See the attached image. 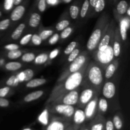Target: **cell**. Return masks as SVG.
Returning a JSON list of instances; mask_svg holds the SVG:
<instances>
[{"label":"cell","mask_w":130,"mask_h":130,"mask_svg":"<svg viewBox=\"0 0 130 130\" xmlns=\"http://www.w3.org/2000/svg\"><path fill=\"white\" fill-rule=\"evenodd\" d=\"M86 67L83 66L79 71L71 73L65 81L57 86L51 95L50 100L54 102L58 97H61L67 92L76 90L82 83Z\"/></svg>","instance_id":"1"},{"label":"cell","mask_w":130,"mask_h":130,"mask_svg":"<svg viewBox=\"0 0 130 130\" xmlns=\"http://www.w3.org/2000/svg\"><path fill=\"white\" fill-rule=\"evenodd\" d=\"M114 57L112 44L111 42L104 50H96L95 56V59L97 62H99L101 64L105 65V66L112 62Z\"/></svg>","instance_id":"2"},{"label":"cell","mask_w":130,"mask_h":130,"mask_svg":"<svg viewBox=\"0 0 130 130\" xmlns=\"http://www.w3.org/2000/svg\"><path fill=\"white\" fill-rule=\"evenodd\" d=\"M71 123V119L64 117H55L50 119L45 130H65Z\"/></svg>","instance_id":"3"},{"label":"cell","mask_w":130,"mask_h":130,"mask_svg":"<svg viewBox=\"0 0 130 130\" xmlns=\"http://www.w3.org/2000/svg\"><path fill=\"white\" fill-rule=\"evenodd\" d=\"M88 78L92 85L100 86L103 82V74L100 67L93 65L88 71Z\"/></svg>","instance_id":"4"},{"label":"cell","mask_w":130,"mask_h":130,"mask_svg":"<svg viewBox=\"0 0 130 130\" xmlns=\"http://www.w3.org/2000/svg\"><path fill=\"white\" fill-rule=\"evenodd\" d=\"M75 111V108L73 105H66L63 104H58L53 106L51 112L53 113L59 114L68 119H71L72 118Z\"/></svg>","instance_id":"5"},{"label":"cell","mask_w":130,"mask_h":130,"mask_svg":"<svg viewBox=\"0 0 130 130\" xmlns=\"http://www.w3.org/2000/svg\"><path fill=\"white\" fill-rule=\"evenodd\" d=\"M102 30L100 28H98L93 31L86 44V47L89 51H93L96 49L102 37Z\"/></svg>","instance_id":"6"},{"label":"cell","mask_w":130,"mask_h":130,"mask_svg":"<svg viewBox=\"0 0 130 130\" xmlns=\"http://www.w3.org/2000/svg\"><path fill=\"white\" fill-rule=\"evenodd\" d=\"M97 97H93L85 105L84 112L86 116V120H91L95 116L97 109Z\"/></svg>","instance_id":"7"},{"label":"cell","mask_w":130,"mask_h":130,"mask_svg":"<svg viewBox=\"0 0 130 130\" xmlns=\"http://www.w3.org/2000/svg\"><path fill=\"white\" fill-rule=\"evenodd\" d=\"M79 92L76 90H72L65 94L60 100L61 104L69 105H75L77 104L79 100Z\"/></svg>","instance_id":"8"},{"label":"cell","mask_w":130,"mask_h":130,"mask_svg":"<svg viewBox=\"0 0 130 130\" xmlns=\"http://www.w3.org/2000/svg\"><path fill=\"white\" fill-rule=\"evenodd\" d=\"M86 61V56L85 54L79 55L72 62H71V65L69 67V72L70 73L77 72L79 71L81 68L85 65Z\"/></svg>","instance_id":"9"},{"label":"cell","mask_w":130,"mask_h":130,"mask_svg":"<svg viewBox=\"0 0 130 130\" xmlns=\"http://www.w3.org/2000/svg\"><path fill=\"white\" fill-rule=\"evenodd\" d=\"M94 97V91L91 88H86L83 90L79 96L78 102L80 106L85 107Z\"/></svg>","instance_id":"10"},{"label":"cell","mask_w":130,"mask_h":130,"mask_svg":"<svg viewBox=\"0 0 130 130\" xmlns=\"http://www.w3.org/2000/svg\"><path fill=\"white\" fill-rule=\"evenodd\" d=\"M116 92V85L112 82H107L104 84L102 89L103 96L107 99L113 98Z\"/></svg>","instance_id":"11"},{"label":"cell","mask_w":130,"mask_h":130,"mask_svg":"<svg viewBox=\"0 0 130 130\" xmlns=\"http://www.w3.org/2000/svg\"><path fill=\"white\" fill-rule=\"evenodd\" d=\"M86 121L85 112L83 109H75L74 113L72 116V122L74 124L78 126H81Z\"/></svg>","instance_id":"12"},{"label":"cell","mask_w":130,"mask_h":130,"mask_svg":"<svg viewBox=\"0 0 130 130\" xmlns=\"http://www.w3.org/2000/svg\"><path fill=\"white\" fill-rule=\"evenodd\" d=\"M112 36V32L110 31V30H108V31L102 37L101 39H100V42H99V44L96 48V50L102 51L104 49H105L111 41Z\"/></svg>","instance_id":"13"},{"label":"cell","mask_w":130,"mask_h":130,"mask_svg":"<svg viewBox=\"0 0 130 130\" xmlns=\"http://www.w3.org/2000/svg\"><path fill=\"white\" fill-rule=\"evenodd\" d=\"M25 6L23 5H17V6L11 12L10 19L12 21H18L22 17L25 13Z\"/></svg>","instance_id":"14"},{"label":"cell","mask_w":130,"mask_h":130,"mask_svg":"<svg viewBox=\"0 0 130 130\" xmlns=\"http://www.w3.org/2000/svg\"><path fill=\"white\" fill-rule=\"evenodd\" d=\"M89 128L90 130H105V121L103 118L98 116Z\"/></svg>","instance_id":"15"},{"label":"cell","mask_w":130,"mask_h":130,"mask_svg":"<svg viewBox=\"0 0 130 130\" xmlns=\"http://www.w3.org/2000/svg\"><path fill=\"white\" fill-rule=\"evenodd\" d=\"M129 26V21L128 19H124L120 22V34L123 41L127 39V30Z\"/></svg>","instance_id":"16"},{"label":"cell","mask_w":130,"mask_h":130,"mask_svg":"<svg viewBox=\"0 0 130 130\" xmlns=\"http://www.w3.org/2000/svg\"><path fill=\"white\" fill-rule=\"evenodd\" d=\"M118 67V61H113L109 63L105 72V77L107 79H110L114 76Z\"/></svg>","instance_id":"17"},{"label":"cell","mask_w":130,"mask_h":130,"mask_svg":"<svg viewBox=\"0 0 130 130\" xmlns=\"http://www.w3.org/2000/svg\"><path fill=\"white\" fill-rule=\"evenodd\" d=\"M43 93H44V91L42 90H38V91L30 93L24 97V100L25 102H30L37 100V99H39V98L43 96Z\"/></svg>","instance_id":"18"},{"label":"cell","mask_w":130,"mask_h":130,"mask_svg":"<svg viewBox=\"0 0 130 130\" xmlns=\"http://www.w3.org/2000/svg\"><path fill=\"white\" fill-rule=\"evenodd\" d=\"M46 83V79L43 78H35L32 79L30 81H27L26 84L27 88H36L38 86H40L41 85H44Z\"/></svg>","instance_id":"19"},{"label":"cell","mask_w":130,"mask_h":130,"mask_svg":"<svg viewBox=\"0 0 130 130\" xmlns=\"http://www.w3.org/2000/svg\"><path fill=\"white\" fill-rule=\"evenodd\" d=\"M41 22V16L38 13H33L31 14L29 19V24L31 27H37Z\"/></svg>","instance_id":"20"},{"label":"cell","mask_w":130,"mask_h":130,"mask_svg":"<svg viewBox=\"0 0 130 130\" xmlns=\"http://www.w3.org/2000/svg\"><path fill=\"white\" fill-rule=\"evenodd\" d=\"M25 28V23H21V24H19L17 27L16 29H15L13 32H12L11 35V39H13V40H17V39H19L20 37V36L22 34L23 31H24V29Z\"/></svg>","instance_id":"21"},{"label":"cell","mask_w":130,"mask_h":130,"mask_svg":"<svg viewBox=\"0 0 130 130\" xmlns=\"http://www.w3.org/2000/svg\"><path fill=\"white\" fill-rule=\"evenodd\" d=\"M50 121V120L49 119V112L47 109H44L38 116V121L43 126H46Z\"/></svg>","instance_id":"22"},{"label":"cell","mask_w":130,"mask_h":130,"mask_svg":"<svg viewBox=\"0 0 130 130\" xmlns=\"http://www.w3.org/2000/svg\"><path fill=\"white\" fill-rule=\"evenodd\" d=\"M22 67L21 63L19 62H10L6 63L5 66V69L9 71H15L20 69Z\"/></svg>","instance_id":"23"},{"label":"cell","mask_w":130,"mask_h":130,"mask_svg":"<svg viewBox=\"0 0 130 130\" xmlns=\"http://www.w3.org/2000/svg\"><path fill=\"white\" fill-rule=\"evenodd\" d=\"M128 8V3L126 1L122 0L117 5V11L119 15H124L126 13Z\"/></svg>","instance_id":"24"},{"label":"cell","mask_w":130,"mask_h":130,"mask_svg":"<svg viewBox=\"0 0 130 130\" xmlns=\"http://www.w3.org/2000/svg\"><path fill=\"white\" fill-rule=\"evenodd\" d=\"M97 105L99 107V109L102 113L104 114L107 111L108 109V103L106 99L104 98H100L98 100Z\"/></svg>","instance_id":"25"},{"label":"cell","mask_w":130,"mask_h":130,"mask_svg":"<svg viewBox=\"0 0 130 130\" xmlns=\"http://www.w3.org/2000/svg\"><path fill=\"white\" fill-rule=\"evenodd\" d=\"M48 59V55L47 53H41L34 58V63L38 65L45 63Z\"/></svg>","instance_id":"26"},{"label":"cell","mask_w":130,"mask_h":130,"mask_svg":"<svg viewBox=\"0 0 130 130\" xmlns=\"http://www.w3.org/2000/svg\"><path fill=\"white\" fill-rule=\"evenodd\" d=\"M113 124H114V128L117 130H121L123 128V121L120 117L118 115L114 116L112 119Z\"/></svg>","instance_id":"27"},{"label":"cell","mask_w":130,"mask_h":130,"mask_svg":"<svg viewBox=\"0 0 130 130\" xmlns=\"http://www.w3.org/2000/svg\"><path fill=\"white\" fill-rule=\"evenodd\" d=\"M22 53L20 50H15L9 51L8 53H7L8 58L10 59H17V58H19L21 57Z\"/></svg>","instance_id":"28"},{"label":"cell","mask_w":130,"mask_h":130,"mask_svg":"<svg viewBox=\"0 0 130 130\" xmlns=\"http://www.w3.org/2000/svg\"><path fill=\"white\" fill-rule=\"evenodd\" d=\"M79 8L76 5H72L70 6L69 8V13L71 15V17L72 19H76L78 17Z\"/></svg>","instance_id":"29"},{"label":"cell","mask_w":130,"mask_h":130,"mask_svg":"<svg viewBox=\"0 0 130 130\" xmlns=\"http://www.w3.org/2000/svg\"><path fill=\"white\" fill-rule=\"evenodd\" d=\"M89 6H90L89 0H85V1H84L83 4L82 5L81 12H80V15H81V18H85L86 17L88 11Z\"/></svg>","instance_id":"30"},{"label":"cell","mask_w":130,"mask_h":130,"mask_svg":"<svg viewBox=\"0 0 130 130\" xmlns=\"http://www.w3.org/2000/svg\"><path fill=\"white\" fill-rule=\"evenodd\" d=\"M70 22L68 20H62L56 25V29L58 31H62L69 25Z\"/></svg>","instance_id":"31"},{"label":"cell","mask_w":130,"mask_h":130,"mask_svg":"<svg viewBox=\"0 0 130 130\" xmlns=\"http://www.w3.org/2000/svg\"><path fill=\"white\" fill-rule=\"evenodd\" d=\"M112 49L114 56L118 57L121 54V44L118 41H114L112 44Z\"/></svg>","instance_id":"32"},{"label":"cell","mask_w":130,"mask_h":130,"mask_svg":"<svg viewBox=\"0 0 130 130\" xmlns=\"http://www.w3.org/2000/svg\"><path fill=\"white\" fill-rule=\"evenodd\" d=\"M35 54L34 53H26L22 55V60L24 62H32L35 58Z\"/></svg>","instance_id":"33"},{"label":"cell","mask_w":130,"mask_h":130,"mask_svg":"<svg viewBox=\"0 0 130 130\" xmlns=\"http://www.w3.org/2000/svg\"><path fill=\"white\" fill-rule=\"evenodd\" d=\"M22 72L24 76V81H30V79H32L33 76H34V72H33V71L31 69H25Z\"/></svg>","instance_id":"34"},{"label":"cell","mask_w":130,"mask_h":130,"mask_svg":"<svg viewBox=\"0 0 130 130\" xmlns=\"http://www.w3.org/2000/svg\"><path fill=\"white\" fill-rule=\"evenodd\" d=\"M105 6V0H97L95 4V10L96 12L99 13L102 11Z\"/></svg>","instance_id":"35"},{"label":"cell","mask_w":130,"mask_h":130,"mask_svg":"<svg viewBox=\"0 0 130 130\" xmlns=\"http://www.w3.org/2000/svg\"><path fill=\"white\" fill-rule=\"evenodd\" d=\"M53 34V30L50 29H46V30H43L39 34V36L41 38L42 41H45L48 39L49 37Z\"/></svg>","instance_id":"36"},{"label":"cell","mask_w":130,"mask_h":130,"mask_svg":"<svg viewBox=\"0 0 130 130\" xmlns=\"http://www.w3.org/2000/svg\"><path fill=\"white\" fill-rule=\"evenodd\" d=\"M62 33L60 34V38H62V39H67L69 36L71 34V33L73 31V29H72V27H66V29H63V30H62Z\"/></svg>","instance_id":"37"},{"label":"cell","mask_w":130,"mask_h":130,"mask_svg":"<svg viewBox=\"0 0 130 130\" xmlns=\"http://www.w3.org/2000/svg\"><path fill=\"white\" fill-rule=\"evenodd\" d=\"M77 43L76 41H72L69 44H68L66 48L64 50V54L65 55H69L76 48V46H77Z\"/></svg>","instance_id":"38"},{"label":"cell","mask_w":130,"mask_h":130,"mask_svg":"<svg viewBox=\"0 0 130 130\" xmlns=\"http://www.w3.org/2000/svg\"><path fill=\"white\" fill-rule=\"evenodd\" d=\"M79 55V50L78 48H75L72 52L69 55L68 58H67V61L69 62H71Z\"/></svg>","instance_id":"39"},{"label":"cell","mask_w":130,"mask_h":130,"mask_svg":"<svg viewBox=\"0 0 130 130\" xmlns=\"http://www.w3.org/2000/svg\"><path fill=\"white\" fill-rule=\"evenodd\" d=\"M31 41L32 43V44H34V45L36 46H39L42 43V39L41 38H40V36H39V35H38V34H33L32 36L31 37Z\"/></svg>","instance_id":"40"},{"label":"cell","mask_w":130,"mask_h":130,"mask_svg":"<svg viewBox=\"0 0 130 130\" xmlns=\"http://www.w3.org/2000/svg\"><path fill=\"white\" fill-rule=\"evenodd\" d=\"M32 36V34H30V33L22 37V38L20 39V44L22 46L26 45L27 44H28V43H29V41H30V39H31Z\"/></svg>","instance_id":"41"},{"label":"cell","mask_w":130,"mask_h":130,"mask_svg":"<svg viewBox=\"0 0 130 130\" xmlns=\"http://www.w3.org/2000/svg\"><path fill=\"white\" fill-rule=\"evenodd\" d=\"M10 24V20L6 19L0 21V30H5L9 27Z\"/></svg>","instance_id":"42"},{"label":"cell","mask_w":130,"mask_h":130,"mask_svg":"<svg viewBox=\"0 0 130 130\" xmlns=\"http://www.w3.org/2000/svg\"><path fill=\"white\" fill-rule=\"evenodd\" d=\"M59 34L58 33H55V34H53L50 38L49 41H48V43L51 45H53V44H56L57 42L59 40Z\"/></svg>","instance_id":"43"},{"label":"cell","mask_w":130,"mask_h":130,"mask_svg":"<svg viewBox=\"0 0 130 130\" xmlns=\"http://www.w3.org/2000/svg\"><path fill=\"white\" fill-rule=\"evenodd\" d=\"M14 5V0H5L4 2V9L6 11L11 10Z\"/></svg>","instance_id":"44"},{"label":"cell","mask_w":130,"mask_h":130,"mask_svg":"<svg viewBox=\"0 0 130 130\" xmlns=\"http://www.w3.org/2000/svg\"><path fill=\"white\" fill-rule=\"evenodd\" d=\"M46 0H39L38 3V10L41 12H44L46 8Z\"/></svg>","instance_id":"45"},{"label":"cell","mask_w":130,"mask_h":130,"mask_svg":"<svg viewBox=\"0 0 130 130\" xmlns=\"http://www.w3.org/2000/svg\"><path fill=\"white\" fill-rule=\"evenodd\" d=\"M10 90V86H5L0 88V97L5 98Z\"/></svg>","instance_id":"46"},{"label":"cell","mask_w":130,"mask_h":130,"mask_svg":"<svg viewBox=\"0 0 130 130\" xmlns=\"http://www.w3.org/2000/svg\"><path fill=\"white\" fill-rule=\"evenodd\" d=\"M4 48H5V49L7 50L8 51H12L19 49V46L17 44H15V43H11V44L5 45Z\"/></svg>","instance_id":"47"},{"label":"cell","mask_w":130,"mask_h":130,"mask_svg":"<svg viewBox=\"0 0 130 130\" xmlns=\"http://www.w3.org/2000/svg\"><path fill=\"white\" fill-rule=\"evenodd\" d=\"M105 130H114V126L112 121L108 119L105 124Z\"/></svg>","instance_id":"48"},{"label":"cell","mask_w":130,"mask_h":130,"mask_svg":"<svg viewBox=\"0 0 130 130\" xmlns=\"http://www.w3.org/2000/svg\"><path fill=\"white\" fill-rule=\"evenodd\" d=\"M10 105V102L5 98L0 97V107H8Z\"/></svg>","instance_id":"49"},{"label":"cell","mask_w":130,"mask_h":130,"mask_svg":"<svg viewBox=\"0 0 130 130\" xmlns=\"http://www.w3.org/2000/svg\"><path fill=\"white\" fill-rule=\"evenodd\" d=\"M15 79H16V76H15V75L11 76V77H10L8 79V80L6 82V85H7L8 86H14Z\"/></svg>","instance_id":"50"},{"label":"cell","mask_w":130,"mask_h":130,"mask_svg":"<svg viewBox=\"0 0 130 130\" xmlns=\"http://www.w3.org/2000/svg\"><path fill=\"white\" fill-rule=\"evenodd\" d=\"M58 53H59V50L55 49L50 52V55H49V57H48L50 58V59H51V60L53 59V58H56V57H57V55H58Z\"/></svg>","instance_id":"51"},{"label":"cell","mask_w":130,"mask_h":130,"mask_svg":"<svg viewBox=\"0 0 130 130\" xmlns=\"http://www.w3.org/2000/svg\"><path fill=\"white\" fill-rule=\"evenodd\" d=\"M81 126L76 125V124H74V123H71L67 128H66L65 130H78L79 128H80Z\"/></svg>","instance_id":"52"},{"label":"cell","mask_w":130,"mask_h":130,"mask_svg":"<svg viewBox=\"0 0 130 130\" xmlns=\"http://www.w3.org/2000/svg\"><path fill=\"white\" fill-rule=\"evenodd\" d=\"M17 77L19 82H23L24 79V74H23V72H20V73L18 74V76H17Z\"/></svg>","instance_id":"53"},{"label":"cell","mask_w":130,"mask_h":130,"mask_svg":"<svg viewBox=\"0 0 130 130\" xmlns=\"http://www.w3.org/2000/svg\"><path fill=\"white\" fill-rule=\"evenodd\" d=\"M46 2L50 5H56L58 3V0H46Z\"/></svg>","instance_id":"54"},{"label":"cell","mask_w":130,"mask_h":130,"mask_svg":"<svg viewBox=\"0 0 130 130\" xmlns=\"http://www.w3.org/2000/svg\"><path fill=\"white\" fill-rule=\"evenodd\" d=\"M78 130H90V128H89V127H88L87 126L82 124V125L80 126V128H79Z\"/></svg>","instance_id":"55"},{"label":"cell","mask_w":130,"mask_h":130,"mask_svg":"<svg viewBox=\"0 0 130 130\" xmlns=\"http://www.w3.org/2000/svg\"><path fill=\"white\" fill-rule=\"evenodd\" d=\"M96 1H97V0H90V1H89V3H90V5H91V6L94 7L95 5V4H96Z\"/></svg>","instance_id":"56"},{"label":"cell","mask_w":130,"mask_h":130,"mask_svg":"<svg viewBox=\"0 0 130 130\" xmlns=\"http://www.w3.org/2000/svg\"><path fill=\"white\" fill-rule=\"evenodd\" d=\"M22 0H14V5H19L22 2Z\"/></svg>","instance_id":"57"},{"label":"cell","mask_w":130,"mask_h":130,"mask_svg":"<svg viewBox=\"0 0 130 130\" xmlns=\"http://www.w3.org/2000/svg\"><path fill=\"white\" fill-rule=\"evenodd\" d=\"M126 12H127V15H128V17L130 16V8L128 6V9H127L126 10Z\"/></svg>","instance_id":"58"},{"label":"cell","mask_w":130,"mask_h":130,"mask_svg":"<svg viewBox=\"0 0 130 130\" xmlns=\"http://www.w3.org/2000/svg\"><path fill=\"white\" fill-rule=\"evenodd\" d=\"M71 1H72V0H63V2L66 3H69L71 2Z\"/></svg>","instance_id":"59"},{"label":"cell","mask_w":130,"mask_h":130,"mask_svg":"<svg viewBox=\"0 0 130 130\" xmlns=\"http://www.w3.org/2000/svg\"><path fill=\"white\" fill-rule=\"evenodd\" d=\"M4 62V60H3L2 59L1 60H0V65H2V63H3V62Z\"/></svg>","instance_id":"60"},{"label":"cell","mask_w":130,"mask_h":130,"mask_svg":"<svg viewBox=\"0 0 130 130\" xmlns=\"http://www.w3.org/2000/svg\"><path fill=\"white\" fill-rule=\"evenodd\" d=\"M23 130H31V129H29V128H27V129H23Z\"/></svg>","instance_id":"61"},{"label":"cell","mask_w":130,"mask_h":130,"mask_svg":"<svg viewBox=\"0 0 130 130\" xmlns=\"http://www.w3.org/2000/svg\"><path fill=\"white\" fill-rule=\"evenodd\" d=\"M1 15H2V13H1V11H0V17L1 16Z\"/></svg>","instance_id":"62"}]
</instances>
